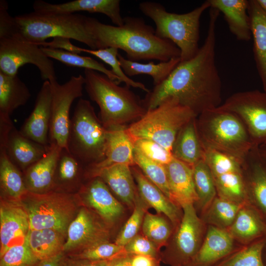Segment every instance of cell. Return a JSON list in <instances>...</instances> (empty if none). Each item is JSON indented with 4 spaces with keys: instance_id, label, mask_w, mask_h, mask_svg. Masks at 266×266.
<instances>
[{
    "instance_id": "39",
    "label": "cell",
    "mask_w": 266,
    "mask_h": 266,
    "mask_svg": "<svg viewBox=\"0 0 266 266\" xmlns=\"http://www.w3.org/2000/svg\"><path fill=\"white\" fill-rule=\"evenodd\" d=\"M194 184L200 209L204 212L217 196L214 179L204 158L193 166Z\"/></svg>"
},
{
    "instance_id": "31",
    "label": "cell",
    "mask_w": 266,
    "mask_h": 266,
    "mask_svg": "<svg viewBox=\"0 0 266 266\" xmlns=\"http://www.w3.org/2000/svg\"><path fill=\"white\" fill-rule=\"evenodd\" d=\"M83 171H86V166L68 149L62 148L56 166L52 191L68 193L67 190L78 185Z\"/></svg>"
},
{
    "instance_id": "13",
    "label": "cell",
    "mask_w": 266,
    "mask_h": 266,
    "mask_svg": "<svg viewBox=\"0 0 266 266\" xmlns=\"http://www.w3.org/2000/svg\"><path fill=\"white\" fill-rule=\"evenodd\" d=\"M218 108L243 121L255 146L266 143L265 92L255 90L234 93Z\"/></svg>"
},
{
    "instance_id": "38",
    "label": "cell",
    "mask_w": 266,
    "mask_h": 266,
    "mask_svg": "<svg viewBox=\"0 0 266 266\" xmlns=\"http://www.w3.org/2000/svg\"><path fill=\"white\" fill-rule=\"evenodd\" d=\"M246 204L233 202L217 196L204 212L203 222L210 226L227 230L240 209Z\"/></svg>"
},
{
    "instance_id": "20",
    "label": "cell",
    "mask_w": 266,
    "mask_h": 266,
    "mask_svg": "<svg viewBox=\"0 0 266 266\" xmlns=\"http://www.w3.org/2000/svg\"><path fill=\"white\" fill-rule=\"evenodd\" d=\"M78 193L85 202L108 223L115 222L123 213L122 205L99 177L91 178L89 183L82 186Z\"/></svg>"
},
{
    "instance_id": "33",
    "label": "cell",
    "mask_w": 266,
    "mask_h": 266,
    "mask_svg": "<svg viewBox=\"0 0 266 266\" xmlns=\"http://www.w3.org/2000/svg\"><path fill=\"white\" fill-rule=\"evenodd\" d=\"M0 183L2 198L20 200L28 192L21 171L0 150Z\"/></svg>"
},
{
    "instance_id": "53",
    "label": "cell",
    "mask_w": 266,
    "mask_h": 266,
    "mask_svg": "<svg viewBox=\"0 0 266 266\" xmlns=\"http://www.w3.org/2000/svg\"><path fill=\"white\" fill-rule=\"evenodd\" d=\"M132 266H155L153 257L144 255H135L132 258Z\"/></svg>"
},
{
    "instance_id": "42",
    "label": "cell",
    "mask_w": 266,
    "mask_h": 266,
    "mask_svg": "<svg viewBox=\"0 0 266 266\" xmlns=\"http://www.w3.org/2000/svg\"><path fill=\"white\" fill-rule=\"evenodd\" d=\"M265 243L261 240L244 247L214 266H264L262 253Z\"/></svg>"
},
{
    "instance_id": "44",
    "label": "cell",
    "mask_w": 266,
    "mask_h": 266,
    "mask_svg": "<svg viewBox=\"0 0 266 266\" xmlns=\"http://www.w3.org/2000/svg\"><path fill=\"white\" fill-rule=\"evenodd\" d=\"M143 234L154 243L166 242L171 234V228L167 221L160 216L146 213L142 225Z\"/></svg>"
},
{
    "instance_id": "12",
    "label": "cell",
    "mask_w": 266,
    "mask_h": 266,
    "mask_svg": "<svg viewBox=\"0 0 266 266\" xmlns=\"http://www.w3.org/2000/svg\"><path fill=\"white\" fill-rule=\"evenodd\" d=\"M52 91V111L49 133V145L54 144L67 149L72 103L83 96L84 76H72L64 84L57 80L50 81Z\"/></svg>"
},
{
    "instance_id": "22",
    "label": "cell",
    "mask_w": 266,
    "mask_h": 266,
    "mask_svg": "<svg viewBox=\"0 0 266 266\" xmlns=\"http://www.w3.org/2000/svg\"><path fill=\"white\" fill-rule=\"evenodd\" d=\"M205 236L191 261L193 266H212L233 251L234 239L227 230L210 225Z\"/></svg>"
},
{
    "instance_id": "43",
    "label": "cell",
    "mask_w": 266,
    "mask_h": 266,
    "mask_svg": "<svg viewBox=\"0 0 266 266\" xmlns=\"http://www.w3.org/2000/svg\"><path fill=\"white\" fill-rule=\"evenodd\" d=\"M145 204L138 193L134 203L133 212L116 237L115 244L125 247L137 235L145 214Z\"/></svg>"
},
{
    "instance_id": "6",
    "label": "cell",
    "mask_w": 266,
    "mask_h": 266,
    "mask_svg": "<svg viewBox=\"0 0 266 266\" xmlns=\"http://www.w3.org/2000/svg\"><path fill=\"white\" fill-rule=\"evenodd\" d=\"M87 16L73 14L43 13L33 11L15 17L21 35L40 45L49 38L73 39L97 50L96 41L87 28Z\"/></svg>"
},
{
    "instance_id": "2",
    "label": "cell",
    "mask_w": 266,
    "mask_h": 266,
    "mask_svg": "<svg viewBox=\"0 0 266 266\" xmlns=\"http://www.w3.org/2000/svg\"><path fill=\"white\" fill-rule=\"evenodd\" d=\"M121 26L107 25L88 17L87 25L97 49L115 47L123 50L127 59L134 62H166L179 58L180 51L171 41L156 35L155 31L139 17H123Z\"/></svg>"
},
{
    "instance_id": "45",
    "label": "cell",
    "mask_w": 266,
    "mask_h": 266,
    "mask_svg": "<svg viewBox=\"0 0 266 266\" xmlns=\"http://www.w3.org/2000/svg\"><path fill=\"white\" fill-rule=\"evenodd\" d=\"M128 255L124 246L102 242L72 255L73 258L91 261H109Z\"/></svg>"
},
{
    "instance_id": "56",
    "label": "cell",
    "mask_w": 266,
    "mask_h": 266,
    "mask_svg": "<svg viewBox=\"0 0 266 266\" xmlns=\"http://www.w3.org/2000/svg\"><path fill=\"white\" fill-rule=\"evenodd\" d=\"M261 8L266 13V0H257Z\"/></svg>"
},
{
    "instance_id": "17",
    "label": "cell",
    "mask_w": 266,
    "mask_h": 266,
    "mask_svg": "<svg viewBox=\"0 0 266 266\" xmlns=\"http://www.w3.org/2000/svg\"><path fill=\"white\" fill-rule=\"evenodd\" d=\"M183 214L175 236V245L180 260L191 261L203 241L204 224L197 215L193 203L182 207Z\"/></svg>"
},
{
    "instance_id": "7",
    "label": "cell",
    "mask_w": 266,
    "mask_h": 266,
    "mask_svg": "<svg viewBox=\"0 0 266 266\" xmlns=\"http://www.w3.org/2000/svg\"><path fill=\"white\" fill-rule=\"evenodd\" d=\"M197 117L177 99L169 98L156 108L147 110L142 117L127 127V132L133 142L142 138L151 140L172 153L179 132Z\"/></svg>"
},
{
    "instance_id": "3",
    "label": "cell",
    "mask_w": 266,
    "mask_h": 266,
    "mask_svg": "<svg viewBox=\"0 0 266 266\" xmlns=\"http://www.w3.org/2000/svg\"><path fill=\"white\" fill-rule=\"evenodd\" d=\"M84 87L90 99L100 108L99 116L106 129L126 126L146 112L142 100L130 90L120 86L100 72L85 69Z\"/></svg>"
},
{
    "instance_id": "21",
    "label": "cell",
    "mask_w": 266,
    "mask_h": 266,
    "mask_svg": "<svg viewBox=\"0 0 266 266\" xmlns=\"http://www.w3.org/2000/svg\"><path fill=\"white\" fill-rule=\"evenodd\" d=\"M170 200L177 206L197 202L198 197L193 179V167L173 158L165 166Z\"/></svg>"
},
{
    "instance_id": "41",
    "label": "cell",
    "mask_w": 266,
    "mask_h": 266,
    "mask_svg": "<svg viewBox=\"0 0 266 266\" xmlns=\"http://www.w3.org/2000/svg\"><path fill=\"white\" fill-rule=\"evenodd\" d=\"M80 50L81 52L87 53L96 56L109 65L111 67V70L112 72L119 78L120 83L124 82L129 87L139 88L147 93L149 92L150 90L144 84L133 80L124 73L118 58V49L115 47H108L93 50L80 47Z\"/></svg>"
},
{
    "instance_id": "32",
    "label": "cell",
    "mask_w": 266,
    "mask_h": 266,
    "mask_svg": "<svg viewBox=\"0 0 266 266\" xmlns=\"http://www.w3.org/2000/svg\"><path fill=\"white\" fill-rule=\"evenodd\" d=\"M65 235L53 229H30L26 239L32 252L41 261L63 251Z\"/></svg>"
},
{
    "instance_id": "1",
    "label": "cell",
    "mask_w": 266,
    "mask_h": 266,
    "mask_svg": "<svg viewBox=\"0 0 266 266\" xmlns=\"http://www.w3.org/2000/svg\"><path fill=\"white\" fill-rule=\"evenodd\" d=\"M220 12L210 8L207 35L192 58L180 62L168 76L155 86L142 100L147 110L166 99L174 98L199 116L219 107L222 101V81L215 62L216 28Z\"/></svg>"
},
{
    "instance_id": "15",
    "label": "cell",
    "mask_w": 266,
    "mask_h": 266,
    "mask_svg": "<svg viewBox=\"0 0 266 266\" xmlns=\"http://www.w3.org/2000/svg\"><path fill=\"white\" fill-rule=\"evenodd\" d=\"M30 230L28 215L20 200L2 198L0 206V256L25 242Z\"/></svg>"
},
{
    "instance_id": "40",
    "label": "cell",
    "mask_w": 266,
    "mask_h": 266,
    "mask_svg": "<svg viewBox=\"0 0 266 266\" xmlns=\"http://www.w3.org/2000/svg\"><path fill=\"white\" fill-rule=\"evenodd\" d=\"M133 155L135 166L171 200L165 166L148 159L134 148Z\"/></svg>"
},
{
    "instance_id": "47",
    "label": "cell",
    "mask_w": 266,
    "mask_h": 266,
    "mask_svg": "<svg viewBox=\"0 0 266 266\" xmlns=\"http://www.w3.org/2000/svg\"><path fill=\"white\" fill-rule=\"evenodd\" d=\"M134 148L148 159L166 165L173 159L172 154L157 142L147 139H138L133 141Z\"/></svg>"
},
{
    "instance_id": "49",
    "label": "cell",
    "mask_w": 266,
    "mask_h": 266,
    "mask_svg": "<svg viewBox=\"0 0 266 266\" xmlns=\"http://www.w3.org/2000/svg\"><path fill=\"white\" fill-rule=\"evenodd\" d=\"M8 4L4 0L0 1V38H7L20 33L15 17L8 12Z\"/></svg>"
},
{
    "instance_id": "10",
    "label": "cell",
    "mask_w": 266,
    "mask_h": 266,
    "mask_svg": "<svg viewBox=\"0 0 266 266\" xmlns=\"http://www.w3.org/2000/svg\"><path fill=\"white\" fill-rule=\"evenodd\" d=\"M26 64L34 65L44 81L57 80L54 63L40 46L28 41L20 33L0 38V71L8 75H17L19 68Z\"/></svg>"
},
{
    "instance_id": "51",
    "label": "cell",
    "mask_w": 266,
    "mask_h": 266,
    "mask_svg": "<svg viewBox=\"0 0 266 266\" xmlns=\"http://www.w3.org/2000/svg\"><path fill=\"white\" fill-rule=\"evenodd\" d=\"M67 259L62 251L50 258L40 261L36 266H66Z\"/></svg>"
},
{
    "instance_id": "19",
    "label": "cell",
    "mask_w": 266,
    "mask_h": 266,
    "mask_svg": "<svg viewBox=\"0 0 266 266\" xmlns=\"http://www.w3.org/2000/svg\"><path fill=\"white\" fill-rule=\"evenodd\" d=\"M127 126L107 129L104 159L100 162L86 167L85 177L91 178L99 170L116 164L135 166L133 159V142L127 132Z\"/></svg>"
},
{
    "instance_id": "35",
    "label": "cell",
    "mask_w": 266,
    "mask_h": 266,
    "mask_svg": "<svg viewBox=\"0 0 266 266\" xmlns=\"http://www.w3.org/2000/svg\"><path fill=\"white\" fill-rule=\"evenodd\" d=\"M247 204L240 209L233 222L227 229L234 239L243 243L257 238L265 230V226L259 216Z\"/></svg>"
},
{
    "instance_id": "16",
    "label": "cell",
    "mask_w": 266,
    "mask_h": 266,
    "mask_svg": "<svg viewBox=\"0 0 266 266\" xmlns=\"http://www.w3.org/2000/svg\"><path fill=\"white\" fill-rule=\"evenodd\" d=\"M51 111V84L49 81L45 80L37 95L32 112L25 120L19 131L27 138L45 146H49Z\"/></svg>"
},
{
    "instance_id": "50",
    "label": "cell",
    "mask_w": 266,
    "mask_h": 266,
    "mask_svg": "<svg viewBox=\"0 0 266 266\" xmlns=\"http://www.w3.org/2000/svg\"><path fill=\"white\" fill-rule=\"evenodd\" d=\"M70 39L69 38L64 37H57L53 38L51 41H46L42 43L40 46L63 50L78 54L82 53L80 50V47L72 44Z\"/></svg>"
},
{
    "instance_id": "36",
    "label": "cell",
    "mask_w": 266,
    "mask_h": 266,
    "mask_svg": "<svg viewBox=\"0 0 266 266\" xmlns=\"http://www.w3.org/2000/svg\"><path fill=\"white\" fill-rule=\"evenodd\" d=\"M247 159L250 172L247 184L249 194L266 213V165L259 154L258 146L252 149Z\"/></svg>"
},
{
    "instance_id": "27",
    "label": "cell",
    "mask_w": 266,
    "mask_h": 266,
    "mask_svg": "<svg viewBox=\"0 0 266 266\" xmlns=\"http://www.w3.org/2000/svg\"><path fill=\"white\" fill-rule=\"evenodd\" d=\"M137 183L139 195L144 202L154 208L158 213L167 216L174 225L180 220V213L177 205L171 201L163 192L151 182L136 166H131Z\"/></svg>"
},
{
    "instance_id": "11",
    "label": "cell",
    "mask_w": 266,
    "mask_h": 266,
    "mask_svg": "<svg viewBox=\"0 0 266 266\" xmlns=\"http://www.w3.org/2000/svg\"><path fill=\"white\" fill-rule=\"evenodd\" d=\"M204 159L212 174L217 196L233 202L248 203L250 194L243 174L244 162L212 149L206 151Z\"/></svg>"
},
{
    "instance_id": "26",
    "label": "cell",
    "mask_w": 266,
    "mask_h": 266,
    "mask_svg": "<svg viewBox=\"0 0 266 266\" xmlns=\"http://www.w3.org/2000/svg\"><path fill=\"white\" fill-rule=\"evenodd\" d=\"M210 7L218 10L224 17L229 30L237 39L247 41L251 38L248 0H208Z\"/></svg>"
},
{
    "instance_id": "18",
    "label": "cell",
    "mask_w": 266,
    "mask_h": 266,
    "mask_svg": "<svg viewBox=\"0 0 266 266\" xmlns=\"http://www.w3.org/2000/svg\"><path fill=\"white\" fill-rule=\"evenodd\" d=\"M119 0H75L52 4L42 0L33 4L34 12L43 13L73 14L79 11L99 13L106 15L117 26L124 23L120 12Z\"/></svg>"
},
{
    "instance_id": "23",
    "label": "cell",
    "mask_w": 266,
    "mask_h": 266,
    "mask_svg": "<svg viewBox=\"0 0 266 266\" xmlns=\"http://www.w3.org/2000/svg\"><path fill=\"white\" fill-rule=\"evenodd\" d=\"M62 149L56 144H50L46 154L24 172L28 191L43 193L52 191L56 166Z\"/></svg>"
},
{
    "instance_id": "4",
    "label": "cell",
    "mask_w": 266,
    "mask_h": 266,
    "mask_svg": "<svg viewBox=\"0 0 266 266\" xmlns=\"http://www.w3.org/2000/svg\"><path fill=\"white\" fill-rule=\"evenodd\" d=\"M198 117L197 129L203 147L246 161L255 146L238 116L217 107L206 110Z\"/></svg>"
},
{
    "instance_id": "14",
    "label": "cell",
    "mask_w": 266,
    "mask_h": 266,
    "mask_svg": "<svg viewBox=\"0 0 266 266\" xmlns=\"http://www.w3.org/2000/svg\"><path fill=\"white\" fill-rule=\"evenodd\" d=\"M109 235L108 229L100 218L88 209L82 208L68 228L63 251L78 253L97 244L108 242Z\"/></svg>"
},
{
    "instance_id": "48",
    "label": "cell",
    "mask_w": 266,
    "mask_h": 266,
    "mask_svg": "<svg viewBox=\"0 0 266 266\" xmlns=\"http://www.w3.org/2000/svg\"><path fill=\"white\" fill-rule=\"evenodd\" d=\"M125 248L128 254L154 257L157 254L155 245L145 236L137 235L125 246Z\"/></svg>"
},
{
    "instance_id": "5",
    "label": "cell",
    "mask_w": 266,
    "mask_h": 266,
    "mask_svg": "<svg viewBox=\"0 0 266 266\" xmlns=\"http://www.w3.org/2000/svg\"><path fill=\"white\" fill-rule=\"evenodd\" d=\"M210 7L206 0L188 13L178 14L167 12L156 2L143 1L139 4L140 10L154 21L156 35L171 41L179 48L180 62L192 58L198 52L200 17Z\"/></svg>"
},
{
    "instance_id": "25",
    "label": "cell",
    "mask_w": 266,
    "mask_h": 266,
    "mask_svg": "<svg viewBox=\"0 0 266 266\" xmlns=\"http://www.w3.org/2000/svg\"><path fill=\"white\" fill-rule=\"evenodd\" d=\"M95 177H100L123 202L134 206L138 192L130 166L111 165L99 170L91 178Z\"/></svg>"
},
{
    "instance_id": "46",
    "label": "cell",
    "mask_w": 266,
    "mask_h": 266,
    "mask_svg": "<svg viewBox=\"0 0 266 266\" xmlns=\"http://www.w3.org/2000/svg\"><path fill=\"white\" fill-rule=\"evenodd\" d=\"M0 258V266H36L40 262L27 239L24 243L9 248Z\"/></svg>"
},
{
    "instance_id": "37",
    "label": "cell",
    "mask_w": 266,
    "mask_h": 266,
    "mask_svg": "<svg viewBox=\"0 0 266 266\" xmlns=\"http://www.w3.org/2000/svg\"><path fill=\"white\" fill-rule=\"evenodd\" d=\"M43 52L48 58L57 60L66 66L92 69L106 75L117 84H120V80L111 71L104 65L95 60L86 56L60 49H52L40 46Z\"/></svg>"
},
{
    "instance_id": "52",
    "label": "cell",
    "mask_w": 266,
    "mask_h": 266,
    "mask_svg": "<svg viewBox=\"0 0 266 266\" xmlns=\"http://www.w3.org/2000/svg\"><path fill=\"white\" fill-rule=\"evenodd\" d=\"M109 261H91L72 258L67 259L66 266H107Z\"/></svg>"
},
{
    "instance_id": "55",
    "label": "cell",
    "mask_w": 266,
    "mask_h": 266,
    "mask_svg": "<svg viewBox=\"0 0 266 266\" xmlns=\"http://www.w3.org/2000/svg\"><path fill=\"white\" fill-rule=\"evenodd\" d=\"M259 154L266 165V143L258 146Z\"/></svg>"
},
{
    "instance_id": "24",
    "label": "cell",
    "mask_w": 266,
    "mask_h": 266,
    "mask_svg": "<svg viewBox=\"0 0 266 266\" xmlns=\"http://www.w3.org/2000/svg\"><path fill=\"white\" fill-rule=\"evenodd\" d=\"M49 147L25 136L14 126L9 133L4 150L10 161L24 172L46 154Z\"/></svg>"
},
{
    "instance_id": "54",
    "label": "cell",
    "mask_w": 266,
    "mask_h": 266,
    "mask_svg": "<svg viewBox=\"0 0 266 266\" xmlns=\"http://www.w3.org/2000/svg\"><path fill=\"white\" fill-rule=\"evenodd\" d=\"M107 266H132V258L125 256L110 260Z\"/></svg>"
},
{
    "instance_id": "8",
    "label": "cell",
    "mask_w": 266,
    "mask_h": 266,
    "mask_svg": "<svg viewBox=\"0 0 266 266\" xmlns=\"http://www.w3.org/2000/svg\"><path fill=\"white\" fill-rule=\"evenodd\" d=\"M107 132L91 102L80 99L70 119L67 149L86 167L99 163L105 157Z\"/></svg>"
},
{
    "instance_id": "34",
    "label": "cell",
    "mask_w": 266,
    "mask_h": 266,
    "mask_svg": "<svg viewBox=\"0 0 266 266\" xmlns=\"http://www.w3.org/2000/svg\"><path fill=\"white\" fill-rule=\"evenodd\" d=\"M124 73L131 77L138 74H147L152 77L154 86L163 82L180 62V58H172L166 62L155 64L151 61L147 64L130 61L120 54L118 55Z\"/></svg>"
},
{
    "instance_id": "29",
    "label": "cell",
    "mask_w": 266,
    "mask_h": 266,
    "mask_svg": "<svg viewBox=\"0 0 266 266\" xmlns=\"http://www.w3.org/2000/svg\"><path fill=\"white\" fill-rule=\"evenodd\" d=\"M197 118L191 120L179 132L172 149L174 158L192 167L204 156L197 129Z\"/></svg>"
},
{
    "instance_id": "28",
    "label": "cell",
    "mask_w": 266,
    "mask_h": 266,
    "mask_svg": "<svg viewBox=\"0 0 266 266\" xmlns=\"http://www.w3.org/2000/svg\"><path fill=\"white\" fill-rule=\"evenodd\" d=\"M248 12L253 40L254 60L264 91L266 93V13L257 0H248Z\"/></svg>"
},
{
    "instance_id": "30",
    "label": "cell",
    "mask_w": 266,
    "mask_h": 266,
    "mask_svg": "<svg viewBox=\"0 0 266 266\" xmlns=\"http://www.w3.org/2000/svg\"><path fill=\"white\" fill-rule=\"evenodd\" d=\"M31 97L29 88L18 75H8L0 71V117L10 118L13 112L25 105Z\"/></svg>"
},
{
    "instance_id": "9",
    "label": "cell",
    "mask_w": 266,
    "mask_h": 266,
    "mask_svg": "<svg viewBox=\"0 0 266 266\" xmlns=\"http://www.w3.org/2000/svg\"><path fill=\"white\" fill-rule=\"evenodd\" d=\"M76 195L51 191L43 193L28 191L20 202L29 217L30 229H53L64 235L75 217Z\"/></svg>"
}]
</instances>
